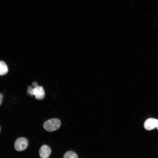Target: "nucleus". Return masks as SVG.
<instances>
[{
	"label": "nucleus",
	"mask_w": 158,
	"mask_h": 158,
	"mask_svg": "<svg viewBox=\"0 0 158 158\" xmlns=\"http://www.w3.org/2000/svg\"><path fill=\"white\" fill-rule=\"evenodd\" d=\"M61 122L57 118H53L45 121L43 124V128L46 130L52 132L56 130L60 127Z\"/></svg>",
	"instance_id": "nucleus-1"
},
{
	"label": "nucleus",
	"mask_w": 158,
	"mask_h": 158,
	"mask_svg": "<svg viewBox=\"0 0 158 158\" xmlns=\"http://www.w3.org/2000/svg\"><path fill=\"white\" fill-rule=\"evenodd\" d=\"M27 139L24 137L19 138L16 140L14 143V148L18 151H22L25 150L28 145Z\"/></svg>",
	"instance_id": "nucleus-2"
},
{
	"label": "nucleus",
	"mask_w": 158,
	"mask_h": 158,
	"mask_svg": "<svg viewBox=\"0 0 158 158\" xmlns=\"http://www.w3.org/2000/svg\"><path fill=\"white\" fill-rule=\"evenodd\" d=\"M144 126L147 130L154 129L158 126V120L152 118H148L145 121Z\"/></svg>",
	"instance_id": "nucleus-3"
},
{
	"label": "nucleus",
	"mask_w": 158,
	"mask_h": 158,
	"mask_svg": "<svg viewBox=\"0 0 158 158\" xmlns=\"http://www.w3.org/2000/svg\"><path fill=\"white\" fill-rule=\"evenodd\" d=\"M32 94L33 95L35 96V98L38 100L43 99L45 95L43 88L40 86H37L33 88Z\"/></svg>",
	"instance_id": "nucleus-4"
},
{
	"label": "nucleus",
	"mask_w": 158,
	"mask_h": 158,
	"mask_svg": "<svg viewBox=\"0 0 158 158\" xmlns=\"http://www.w3.org/2000/svg\"><path fill=\"white\" fill-rule=\"evenodd\" d=\"M51 150L48 146L44 145L41 146L39 150V154L42 158H48L51 154Z\"/></svg>",
	"instance_id": "nucleus-5"
},
{
	"label": "nucleus",
	"mask_w": 158,
	"mask_h": 158,
	"mask_svg": "<svg viewBox=\"0 0 158 158\" xmlns=\"http://www.w3.org/2000/svg\"><path fill=\"white\" fill-rule=\"evenodd\" d=\"M8 71V69L6 64L2 61H0V75H5Z\"/></svg>",
	"instance_id": "nucleus-6"
},
{
	"label": "nucleus",
	"mask_w": 158,
	"mask_h": 158,
	"mask_svg": "<svg viewBox=\"0 0 158 158\" xmlns=\"http://www.w3.org/2000/svg\"><path fill=\"white\" fill-rule=\"evenodd\" d=\"M78 157L77 154L72 151L67 152L63 156L64 158H77Z\"/></svg>",
	"instance_id": "nucleus-7"
},
{
	"label": "nucleus",
	"mask_w": 158,
	"mask_h": 158,
	"mask_svg": "<svg viewBox=\"0 0 158 158\" xmlns=\"http://www.w3.org/2000/svg\"><path fill=\"white\" fill-rule=\"evenodd\" d=\"M33 88L31 86H29L28 87V93L31 96H33L32 93Z\"/></svg>",
	"instance_id": "nucleus-8"
},
{
	"label": "nucleus",
	"mask_w": 158,
	"mask_h": 158,
	"mask_svg": "<svg viewBox=\"0 0 158 158\" xmlns=\"http://www.w3.org/2000/svg\"><path fill=\"white\" fill-rule=\"evenodd\" d=\"M3 99V96L1 93H0V106L1 104Z\"/></svg>",
	"instance_id": "nucleus-9"
},
{
	"label": "nucleus",
	"mask_w": 158,
	"mask_h": 158,
	"mask_svg": "<svg viewBox=\"0 0 158 158\" xmlns=\"http://www.w3.org/2000/svg\"><path fill=\"white\" fill-rule=\"evenodd\" d=\"M32 85L33 86H34V87H35L38 86L37 83L36 82H34L33 83Z\"/></svg>",
	"instance_id": "nucleus-10"
},
{
	"label": "nucleus",
	"mask_w": 158,
	"mask_h": 158,
	"mask_svg": "<svg viewBox=\"0 0 158 158\" xmlns=\"http://www.w3.org/2000/svg\"><path fill=\"white\" fill-rule=\"evenodd\" d=\"M157 129L158 130V126L157 127Z\"/></svg>",
	"instance_id": "nucleus-11"
},
{
	"label": "nucleus",
	"mask_w": 158,
	"mask_h": 158,
	"mask_svg": "<svg viewBox=\"0 0 158 158\" xmlns=\"http://www.w3.org/2000/svg\"></svg>",
	"instance_id": "nucleus-12"
}]
</instances>
